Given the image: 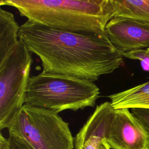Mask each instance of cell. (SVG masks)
Masks as SVG:
<instances>
[{
  "label": "cell",
  "instance_id": "cell-17",
  "mask_svg": "<svg viewBox=\"0 0 149 149\" xmlns=\"http://www.w3.org/2000/svg\"><path fill=\"white\" fill-rule=\"evenodd\" d=\"M148 108L149 109V100L147 102H146L143 105H142L141 108Z\"/></svg>",
  "mask_w": 149,
  "mask_h": 149
},
{
  "label": "cell",
  "instance_id": "cell-16",
  "mask_svg": "<svg viewBox=\"0 0 149 149\" xmlns=\"http://www.w3.org/2000/svg\"><path fill=\"white\" fill-rule=\"evenodd\" d=\"M97 149H111L108 144L107 143L105 140H102V141L100 143Z\"/></svg>",
  "mask_w": 149,
  "mask_h": 149
},
{
  "label": "cell",
  "instance_id": "cell-12",
  "mask_svg": "<svg viewBox=\"0 0 149 149\" xmlns=\"http://www.w3.org/2000/svg\"><path fill=\"white\" fill-rule=\"evenodd\" d=\"M123 56L128 59L140 61L143 68L146 70H149V48L125 53Z\"/></svg>",
  "mask_w": 149,
  "mask_h": 149
},
{
  "label": "cell",
  "instance_id": "cell-7",
  "mask_svg": "<svg viewBox=\"0 0 149 149\" xmlns=\"http://www.w3.org/2000/svg\"><path fill=\"white\" fill-rule=\"evenodd\" d=\"M105 34L113 47L122 52L149 48V24L126 17H113L107 24Z\"/></svg>",
  "mask_w": 149,
  "mask_h": 149
},
{
  "label": "cell",
  "instance_id": "cell-5",
  "mask_svg": "<svg viewBox=\"0 0 149 149\" xmlns=\"http://www.w3.org/2000/svg\"><path fill=\"white\" fill-rule=\"evenodd\" d=\"M32 53L19 41L13 52L0 62V129H8L24 104L33 63Z\"/></svg>",
  "mask_w": 149,
  "mask_h": 149
},
{
  "label": "cell",
  "instance_id": "cell-8",
  "mask_svg": "<svg viewBox=\"0 0 149 149\" xmlns=\"http://www.w3.org/2000/svg\"><path fill=\"white\" fill-rule=\"evenodd\" d=\"M114 111L111 102L98 105L76 134L74 149H97L108 137Z\"/></svg>",
  "mask_w": 149,
  "mask_h": 149
},
{
  "label": "cell",
  "instance_id": "cell-4",
  "mask_svg": "<svg viewBox=\"0 0 149 149\" xmlns=\"http://www.w3.org/2000/svg\"><path fill=\"white\" fill-rule=\"evenodd\" d=\"M9 136L33 149H74L69 123L54 111L24 104L8 127Z\"/></svg>",
  "mask_w": 149,
  "mask_h": 149
},
{
  "label": "cell",
  "instance_id": "cell-6",
  "mask_svg": "<svg viewBox=\"0 0 149 149\" xmlns=\"http://www.w3.org/2000/svg\"><path fill=\"white\" fill-rule=\"evenodd\" d=\"M105 141L111 149H149L148 133L126 108L115 109Z\"/></svg>",
  "mask_w": 149,
  "mask_h": 149
},
{
  "label": "cell",
  "instance_id": "cell-13",
  "mask_svg": "<svg viewBox=\"0 0 149 149\" xmlns=\"http://www.w3.org/2000/svg\"><path fill=\"white\" fill-rule=\"evenodd\" d=\"M132 113L140 121L149 134V109L133 108L132 109Z\"/></svg>",
  "mask_w": 149,
  "mask_h": 149
},
{
  "label": "cell",
  "instance_id": "cell-15",
  "mask_svg": "<svg viewBox=\"0 0 149 149\" xmlns=\"http://www.w3.org/2000/svg\"><path fill=\"white\" fill-rule=\"evenodd\" d=\"M0 149H10V143L8 138L4 137L2 134H0Z\"/></svg>",
  "mask_w": 149,
  "mask_h": 149
},
{
  "label": "cell",
  "instance_id": "cell-11",
  "mask_svg": "<svg viewBox=\"0 0 149 149\" xmlns=\"http://www.w3.org/2000/svg\"><path fill=\"white\" fill-rule=\"evenodd\" d=\"M113 17H126L149 24V0H111Z\"/></svg>",
  "mask_w": 149,
  "mask_h": 149
},
{
  "label": "cell",
  "instance_id": "cell-2",
  "mask_svg": "<svg viewBox=\"0 0 149 149\" xmlns=\"http://www.w3.org/2000/svg\"><path fill=\"white\" fill-rule=\"evenodd\" d=\"M34 23L62 31L105 34L113 18L111 0H0Z\"/></svg>",
  "mask_w": 149,
  "mask_h": 149
},
{
  "label": "cell",
  "instance_id": "cell-14",
  "mask_svg": "<svg viewBox=\"0 0 149 149\" xmlns=\"http://www.w3.org/2000/svg\"><path fill=\"white\" fill-rule=\"evenodd\" d=\"M10 149H33L24 140L13 136H9Z\"/></svg>",
  "mask_w": 149,
  "mask_h": 149
},
{
  "label": "cell",
  "instance_id": "cell-1",
  "mask_svg": "<svg viewBox=\"0 0 149 149\" xmlns=\"http://www.w3.org/2000/svg\"><path fill=\"white\" fill-rule=\"evenodd\" d=\"M19 37L39 58L44 73L94 82L123 63V53L106 34L62 31L27 20L20 26Z\"/></svg>",
  "mask_w": 149,
  "mask_h": 149
},
{
  "label": "cell",
  "instance_id": "cell-9",
  "mask_svg": "<svg viewBox=\"0 0 149 149\" xmlns=\"http://www.w3.org/2000/svg\"><path fill=\"white\" fill-rule=\"evenodd\" d=\"M20 26L13 15L0 8V62L14 50L19 41Z\"/></svg>",
  "mask_w": 149,
  "mask_h": 149
},
{
  "label": "cell",
  "instance_id": "cell-3",
  "mask_svg": "<svg viewBox=\"0 0 149 149\" xmlns=\"http://www.w3.org/2000/svg\"><path fill=\"white\" fill-rule=\"evenodd\" d=\"M100 88L94 82L77 77L41 72L30 76L24 104L60 112L93 107Z\"/></svg>",
  "mask_w": 149,
  "mask_h": 149
},
{
  "label": "cell",
  "instance_id": "cell-10",
  "mask_svg": "<svg viewBox=\"0 0 149 149\" xmlns=\"http://www.w3.org/2000/svg\"><path fill=\"white\" fill-rule=\"evenodd\" d=\"M115 109L141 108L149 100V81L127 90L108 95Z\"/></svg>",
  "mask_w": 149,
  "mask_h": 149
}]
</instances>
